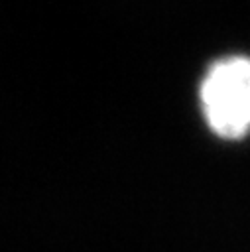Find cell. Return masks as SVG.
<instances>
[{
    "label": "cell",
    "instance_id": "6da1fadb",
    "mask_svg": "<svg viewBox=\"0 0 250 252\" xmlns=\"http://www.w3.org/2000/svg\"><path fill=\"white\" fill-rule=\"evenodd\" d=\"M199 102L205 122L222 140L250 134V57L228 55L203 75Z\"/></svg>",
    "mask_w": 250,
    "mask_h": 252
}]
</instances>
